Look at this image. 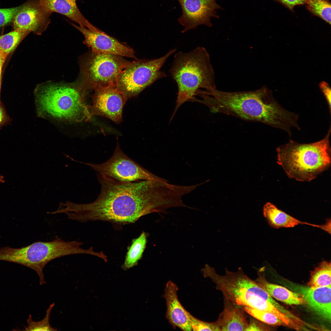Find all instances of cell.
Segmentation results:
<instances>
[{"mask_svg": "<svg viewBox=\"0 0 331 331\" xmlns=\"http://www.w3.org/2000/svg\"><path fill=\"white\" fill-rule=\"evenodd\" d=\"M176 51L170 50L164 56L151 59L130 62L121 71L115 86L127 100L139 94L147 87L167 75L161 68L169 56Z\"/></svg>", "mask_w": 331, "mask_h": 331, "instance_id": "9c48e42d", "label": "cell"}, {"mask_svg": "<svg viewBox=\"0 0 331 331\" xmlns=\"http://www.w3.org/2000/svg\"><path fill=\"white\" fill-rule=\"evenodd\" d=\"M202 93L198 101L213 112L260 122L283 130L289 135L292 127H299V115L283 108L264 86L252 91L229 92L216 89Z\"/></svg>", "mask_w": 331, "mask_h": 331, "instance_id": "7a4b0ae2", "label": "cell"}, {"mask_svg": "<svg viewBox=\"0 0 331 331\" xmlns=\"http://www.w3.org/2000/svg\"><path fill=\"white\" fill-rule=\"evenodd\" d=\"M225 274L220 275L215 269L206 264L201 270L205 277L210 278L220 291L224 298L239 306L267 311L280 318L283 313L265 300L268 293L256 281L244 272L241 268L235 272L225 269Z\"/></svg>", "mask_w": 331, "mask_h": 331, "instance_id": "8992f818", "label": "cell"}, {"mask_svg": "<svg viewBox=\"0 0 331 331\" xmlns=\"http://www.w3.org/2000/svg\"><path fill=\"white\" fill-rule=\"evenodd\" d=\"M319 88L323 93L327 102L330 113L331 112V88L329 85L325 81L319 84Z\"/></svg>", "mask_w": 331, "mask_h": 331, "instance_id": "f1b7e54d", "label": "cell"}, {"mask_svg": "<svg viewBox=\"0 0 331 331\" xmlns=\"http://www.w3.org/2000/svg\"><path fill=\"white\" fill-rule=\"evenodd\" d=\"M256 281L271 296L276 299L290 305L305 304L302 295L291 291L286 288L268 282L261 270L257 271Z\"/></svg>", "mask_w": 331, "mask_h": 331, "instance_id": "ffe728a7", "label": "cell"}, {"mask_svg": "<svg viewBox=\"0 0 331 331\" xmlns=\"http://www.w3.org/2000/svg\"><path fill=\"white\" fill-rule=\"evenodd\" d=\"M182 11L178 22L184 28L182 33L201 25L211 27V18H219L216 10L222 9L216 0H177Z\"/></svg>", "mask_w": 331, "mask_h": 331, "instance_id": "8fae6325", "label": "cell"}, {"mask_svg": "<svg viewBox=\"0 0 331 331\" xmlns=\"http://www.w3.org/2000/svg\"><path fill=\"white\" fill-rule=\"evenodd\" d=\"M83 35V43L91 50L136 59L135 52L129 47L122 44L91 24L88 27L78 26L70 23Z\"/></svg>", "mask_w": 331, "mask_h": 331, "instance_id": "4fadbf2b", "label": "cell"}, {"mask_svg": "<svg viewBox=\"0 0 331 331\" xmlns=\"http://www.w3.org/2000/svg\"><path fill=\"white\" fill-rule=\"evenodd\" d=\"M8 54L0 51V74H2V69Z\"/></svg>", "mask_w": 331, "mask_h": 331, "instance_id": "d6a6232c", "label": "cell"}, {"mask_svg": "<svg viewBox=\"0 0 331 331\" xmlns=\"http://www.w3.org/2000/svg\"><path fill=\"white\" fill-rule=\"evenodd\" d=\"M189 316L192 330L221 331L217 320L213 322H207L198 319L190 314Z\"/></svg>", "mask_w": 331, "mask_h": 331, "instance_id": "4316f807", "label": "cell"}, {"mask_svg": "<svg viewBox=\"0 0 331 331\" xmlns=\"http://www.w3.org/2000/svg\"><path fill=\"white\" fill-rule=\"evenodd\" d=\"M130 62L122 56L90 50L80 59L78 81L88 91L115 86L119 74Z\"/></svg>", "mask_w": 331, "mask_h": 331, "instance_id": "52a82bcc", "label": "cell"}, {"mask_svg": "<svg viewBox=\"0 0 331 331\" xmlns=\"http://www.w3.org/2000/svg\"><path fill=\"white\" fill-rule=\"evenodd\" d=\"M21 8V5L13 8L0 9V27L12 21Z\"/></svg>", "mask_w": 331, "mask_h": 331, "instance_id": "83f0119b", "label": "cell"}, {"mask_svg": "<svg viewBox=\"0 0 331 331\" xmlns=\"http://www.w3.org/2000/svg\"><path fill=\"white\" fill-rule=\"evenodd\" d=\"M307 9L331 24V3L328 0H307Z\"/></svg>", "mask_w": 331, "mask_h": 331, "instance_id": "cb8c5ba5", "label": "cell"}, {"mask_svg": "<svg viewBox=\"0 0 331 331\" xmlns=\"http://www.w3.org/2000/svg\"><path fill=\"white\" fill-rule=\"evenodd\" d=\"M1 75H2V74H0V91H1V76H2Z\"/></svg>", "mask_w": 331, "mask_h": 331, "instance_id": "836d02e7", "label": "cell"}, {"mask_svg": "<svg viewBox=\"0 0 331 331\" xmlns=\"http://www.w3.org/2000/svg\"><path fill=\"white\" fill-rule=\"evenodd\" d=\"M296 292L302 295L306 303L324 319L331 321V287L311 288L308 286L288 284Z\"/></svg>", "mask_w": 331, "mask_h": 331, "instance_id": "9a60e30c", "label": "cell"}, {"mask_svg": "<svg viewBox=\"0 0 331 331\" xmlns=\"http://www.w3.org/2000/svg\"><path fill=\"white\" fill-rule=\"evenodd\" d=\"M169 73L178 87L175 109L172 119L183 103L191 101L200 89H216L215 74L210 56L204 47H198L189 52L182 51L174 55Z\"/></svg>", "mask_w": 331, "mask_h": 331, "instance_id": "3957f363", "label": "cell"}, {"mask_svg": "<svg viewBox=\"0 0 331 331\" xmlns=\"http://www.w3.org/2000/svg\"><path fill=\"white\" fill-rule=\"evenodd\" d=\"M243 310L258 320L270 325L286 326L280 319L269 312L242 306Z\"/></svg>", "mask_w": 331, "mask_h": 331, "instance_id": "d4e9b609", "label": "cell"}, {"mask_svg": "<svg viewBox=\"0 0 331 331\" xmlns=\"http://www.w3.org/2000/svg\"><path fill=\"white\" fill-rule=\"evenodd\" d=\"M92 105L89 106L91 116L97 115L120 124L122 120L124 105L127 101L115 86L101 87L94 90Z\"/></svg>", "mask_w": 331, "mask_h": 331, "instance_id": "7c38bea8", "label": "cell"}, {"mask_svg": "<svg viewBox=\"0 0 331 331\" xmlns=\"http://www.w3.org/2000/svg\"><path fill=\"white\" fill-rule=\"evenodd\" d=\"M330 261H323L311 271L308 286L311 288L331 286Z\"/></svg>", "mask_w": 331, "mask_h": 331, "instance_id": "44dd1931", "label": "cell"}, {"mask_svg": "<svg viewBox=\"0 0 331 331\" xmlns=\"http://www.w3.org/2000/svg\"><path fill=\"white\" fill-rule=\"evenodd\" d=\"M263 211L268 225L275 229L293 227L300 224L307 225L322 230L324 228L323 224L315 225L301 221L279 209L270 202L264 204Z\"/></svg>", "mask_w": 331, "mask_h": 331, "instance_id": "d6986e66", "label": "cell"}, {"mask_svg": "<svg viewBox=\"0 0 331 331\" xmlns=\"http://www.w3.org/2000/svg\"><path fill=\"white\" fill-rule=\"evenodd\" d=\"M259 323L255 319H251L245 331H261L264 330Z\"/></svg>", "mask_w": 331, "mask_h": 331, "instance_id": "1f68e13d", "label": "cell"}, {"mask_svg": "<svg viewBox=\"0 0 331 331\" xmlns=\"http://www.w3.org/2000/svg\"><path fill=\"white\" fill-rule=\"evenodd\" d=\"M45 9L51 14L57 13L77 23L79 26L87 27L90 23L78 9L76 0H40Z\"/></svg>", "mask_w": 331, "mask_h": 331, "instance_id": "ac0fdd59", "label": "cell"}, {"mask_svg": "<svg viewBox=\"0 0 331 331\" xmlns=\"http://www.w3.org/2000/svg\"><path fill=\"white\" fill-rule=\"evenodd\" d=\"M239 306L224 299V309L217 320L221 331H245L248 322Z\"/></svg>", "mask_w": 331, "mask_h": 331, "instance_id": "e0dca14e", "label": "cell"}, {"mask_svg": "<svg viewBox=\"0 0 331 331\" xmlns=\"http://www.w3.org/2000/svg\"><path fill=\"white\" fill-rule=\"evenodd\" d=\"M10 120L4 106L0 100V128L9 123Z\"/></svg>", "mask_w": 331, "mask_h": 331, "instance_id": "4dcf8cb0", "label": "cell"}, {"mask_svg": "<svg viewBox=\"0 0 331 331\" xmlns=\"http://www.w3.org/2000/svg\"><path fill=\"white\" fill-rule=\"evenodd\" d=\"M55 305L53 303L51 304L47 310L45 317L41 321H35L33 320L32 316L30 315L27 321V326L25 327V331H57L50 324L49 321L51 313Z\"/></svg>", "mask_w": 331, "mask_h": 331, "instance_id": "484cf974", "label": "cell"}, {"mask_svg": "<svg viewBox=\"0 0 331 331\" xmlns=\"http://www.w3.org/2000/svg\"><path fill=\"white\" fill-rule=\"evenodd\" d=\"M279 2L291 11L297 5L305 4L307 0H274Z\"/></svg>", "mask_w": 331, "mask_h": 331, "instance_id": "f546056e", "label": "cell"}, {"mask_svg": "<svg viewBox=\"0 0 331 331\" xmlns=\"http://www.w3.org/2000/svg\"><path fill=\"white\" fill-rule=\"evenodd\" d=\"M331 128L322 139L300 143L290 140L276 149L277 162L289 178L309 182L328 169L331 164Z\"/></svg>", "mask_w": 331, "mask_h": 331, "instance_id": "277c9868", "label": "cell"}, {"mask_svg": "<svg viewBox=\"0 0 331 331\" xmlns=\"http://www.w3.org/2000/svg\"><path fill=\"white\" fill-rule=\"evenodd\" d=\"M87 91L78 81L41 83L35 91L39 112L66 120H88L91 116L85 102Z\"/></svg>", "mask_w": 331, "mask_h": 331, "instance_id": "5b68a950", "label": "cell"}, {"mask_svg": "<svg viewBox=\"0 0 331 331\" xmlns=\"http://www.w3.org/2000/svg\"><path fill=\"white\" fill-rule=\"evenodd\" d=\"M30 32L19 29H14L0 36V51L8 55Z\"/></svg>", "mask_w": 331, "mask_h": 331, "instance_id": "603a6c76", "label": "cell"}, {"mask_svg": "<svg viewBox=\"0 0 331 331\" xmlns=\"http://www.w3.org/2000/svg\"><path fill=\"white\" fill-rule=\"evenodd\" d=\"M83 242L77 241L67 242L56 236L55 239L48 242L38 241L21 248L20 257L22 265L35 271L39 277L40 285L45 284L43 270L50 261L61 257L79 254L98 256L99 253L92 247L85 249L80 246Z\"/></svg>", "mask_w": 331, "mask_h": 331, "instance_id": "ba28073f", "label": "cell"}, {"mask_svg": "<svg viewBox=\"0 0 331 331\" xmlns=\"http://www.w3.org/2000/svg\"><path fill=\"white\" fill-rule=\"evenodd\" d=\"M4 181L3 180V177L2 176H0V182H4Z\"/></svg>", "mask_w": 331, "mask_h": 331, "instance_id": "e575fe53", "label": "cell"}, {"mask_svg": "<svg viewBox=\"0 0 331 331\" xmlns=\"http://www.w3.org/2000/svg\"><path fill=\"white\" fill-rule=\"evenodd\" d=\"M51 14L43 7L40 0H26L13 20V28L40 35L50 23Z\"/></svg>", "mask_w": 331, "mask_h": 331, "instance_id": "5bb4252c", "label": "cell"}, {"mask_svg": "<svg viewBox=\"0 0 331 331\" xmlns=\"http://www.w3.org/2000/svg\"><path fill=\"white\" fill-rule=\"evenodd\" d=\"M91 167L100 175L122 182H135L147 180L166 181L152 173L126 155L118 142L112 156L101 164L83 163Z\"/></svg>", "mask_w": 331, "mask_h": 331, "instance_id": "30bf717a", "label": "cell"}, {"mask_svg": "<svg viewBox=\"0 0 331 331\" xmlns=\"http://www.w3.org/2000/svg\"><path fill=\"white\" fill-rule=\"evenodd\" d=\"M97 178L101 188L97 199L86 204L68 202L65 212L68 219L82 223L101 220L133 223L144 215L164 211L174 205L175 192L168 182H122L98 173Z\"/></svg>", "mask_w": 331, "mask_h": 331, "instance_id": "6da1fadb", "label": "cell"}, {"mask_svg": "<svg viewBox=\"0 0 331 331\" xmlns=\"http://www.w3.org/2000/svg\"><path fill=\"white\" fill-rule=\"evenodd\" d=\"M178 288L171 280L167 283L163 296L166 302V317L174 327L185 331H192L190 325V313L183 307L177 295Z\"/></svg>", "mask_w": 331, "mask_h": 331, "instance_id": "2e32d148", "label": "cell"}, {"mask_svg": "<svg viewBox=\"0 0 331 331\" xmlns=\"http://www.w3.org/2000/svg\"><path fill=\"white\" fill-rule=\"evenodd\" d=\"M146 242V236L144 232L133 241L127 253L123 266L124 269H129L137 264L142 257Z\"/></svg>", "mask_w": 331, "mask_h": 331, "instance_id": "7402d4cb", "label": "cell"}]
</instances>
